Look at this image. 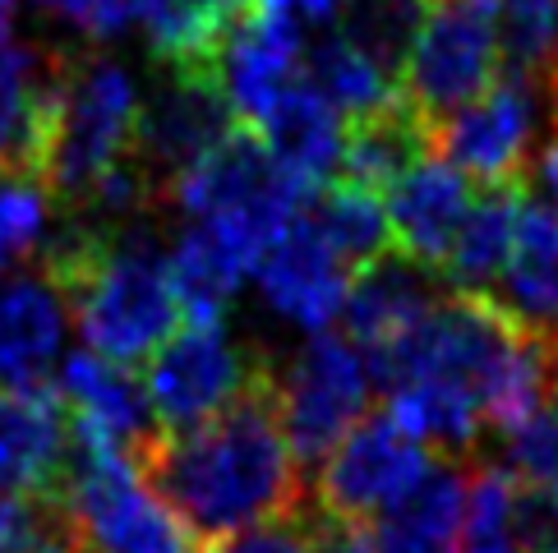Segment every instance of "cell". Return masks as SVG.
<instances>
[{"mask_svg":"<svg viewBox=\"0 0 558 553\" xmlns=\"http://www.w3.org/2000/svg\"><path fill=\"white\" fill-rule=\"evenodd\" d=\"M504 74L498 0H425L415 47L397 74V93L438 130L489 93Z\"/></svg>","mask_w":558,"mask_h":553,"instance_id":"obj_6","label":"cell"},{"mask_svg":"<svg viewBox=\"0 0 558 553\" xmlns=\"http://www.w3.org/2000/svg\"><path fill=\"white\" fill-rule=\"evenodd\" d=\"M508 462L522 484L558 489V392L531 415L526 425L508 433Z\"/></svg>","mask_w":558,"mask_h":553,"instance_id":"obj_32","label":"cell"},{"mask_svg":"<svg viewBox=\"0 0 558 553\" xmlns=\"http://www.w3.org/2000/svg\"><path fill=\"white\" fill-rule=\"evenodd\" d=\"M138 24L167 74L217 70L222 42L250 0H134Z\"/></svg>","mask_w":558,"mask_h":553,"instance_id":"obj_24","label":"cell"},{"mask_svg":"<svg viewBox=\"0 0 558 553\" xmlns=\"http://www.w3.org/2000/svg\"><path fill=\"white\" fill-rule=\"evenodd\" d=\"M37 78H43V65L24 47H14V42L0 47V171L10 167V157L19 148Z\"/></svg>","mask_w":558,"mask_h":553,"instance_id":"obj_33","label":"cell"},{"mask_svg":"<svg viewBox=\"0 0 558 553\" xmlns=\"http://www.w3.org/2000/svg\"><path fill=\"white\" fill-rule=\"evenodd\" d=\"M235 125L241 121H235V111H231L222 74L217 70H175V74H167V84L157 88L153 102L138 107V130H134L130 157L167 199V189L181 181L185 171L204 162Z\"/></svg>","mask_w":558,"mask_h":553,"instance_id":"obj_10","label":"cell"},{"mask_svg":"<svg viewBox=\"0 0 558 553\" xmlns=\"http://www.w3.org/2000/svg\"><path fill=\"white\" fill-rule=\"evenodd\" d=\"M517 540L522 553H558V489L517 480Z\"/></svg>","mask_w":558,"mask_h":553,"instance_id":"obj_35","label":"cell"},{"mask_svg":"<svg viewBox=\"0 0 558 553\" xmlns=\"http://www.w3.org/2000/svg\"><path fill=\"white\" fill-rule=\"evenodd\" d=\"M138 97L121 65L65 61L43 70L19 148L0 175H19L56 204H84L116 167L130 162Z\"/></svg>","mask_w":558,"mask_h":553,"instance_id":"obj_3","label":"cell"},{"mask_svg":"<svg viewBox=\"0 0 558 553\" xmlns=\"http://www.w3.org/2000/svg\"><path fill=\"white\" fill-rule=\"evenodd\" d=\"M277 415L301 466L328 462L337 443L365 420L369 406V365L347 337H314L301 355L272 373Z\"/></svg>","mask_w":558,"mask_h":553,"instance_id":"obj_8","label":"cell"},{"mask_svg":"<svg viewBox=\"0 0 558 553\" xmlns=\"http://www.w3.org/2000/svg\"><path fill=\"white\" fill-rule=\"evenodd\" d=\"M531 199V175L526 181H512V185H489L475 194V204L462 222V235L444 263V282L452 291H475V295H489V286L504 276V263L512 254L517 241V222H522V208Z\"/></svg>","mask_w":558,"mask_h":553,"instance_id":"obj_23","label":"cell"},{"mask_svg":"<svg viewBox=\"0 0 558 553\" xmlns=\"http://www.w3.org/2000/svg\"><path fill=\"white\" fill-rule=\"evenodd\" d=\"M43 231H47V194L33 181L0 175V272L14 259H24L28 249H37Z\"/></svg>","mask_w":558,"mask_h":553,"instance_id":"obj_31","label":"cell"},{"mask_svg":"<svg viewBox=\"0 0 558 553\" xmlns=\"http://www.w3.org/2000/svg\"><path fill=\"white\" fill-rule=\"evenodd\" d=\"M291 5L301 10L305 19H337V14L351 5V0H291Z\"/></svg>","mask_w":558,"mask_h":553,"instance_id":"obj_40","label":"cell"},{"mask_svg":"<svg viewBox=\"0 0 558 553\" xmlns=\"http://www.w3.org/2000/svg\"><path fill=\"white\" fill-rule=\"evenodd\" d=\"M421 19H425V0H351L337 14V33L392 78L407 65Z\"/></svg>","mask_w":558,"mask_h":553,"instance_id":"obj_28","label":"cell"},{"mask_svg":"<svg viewBox=\"0 0 558 553\" xmlns=\"http://www.w3.org/2000/svg\"><path fill=\"white\" fill-rule=\"evenodd\" d=\"M28 553H84V549H78V540L70 536V530H56V536H47L43 544H33Z\"/></svg>","mask_w":558,"mask_h":553,"instance_id":"obj_41","label":"cell"},{"mask_svg":"<svg viewBox=\"0 0 558 553\" xmlns=\"http://www.w3.org/2000/svg\"><path fill=\"white\" fill-rule=\"evenodd\" d=\"M310 194L314 189L277 167L264 134L241 121L204 162L167 189V199L194 222L227 231L254 259H264V249L305 212Z\"/></svg>","mask_w":558,"mask_h":553,"instance_id":"obj_5","label":"cell"},{"mask_svg":"<svg viewBox=\"0 0 558 553\" xmlns=\"http://www.w3.org/2000/svg\"><path fill=\"white\" fill-rule=\"evenodd\" d=\"M429 157H438L434 125L402 93L384 97L378 107L347 115V125H342V175L374 194H384V199L392 185H402Z\"/></svg>","mask_w":558,"mask_h":553,"instance_id":"obj_18","label":"cell"},{"mask_svg":"<svg viewBox=\"0 0 558 553\" xmlns=\"http://www.w3.org/2000/svg\"><path fill=\"white\" fill-rule=\"evenodd\" d=\"M43 276L88 351L111 365H148L181 332L171 259L138 226L111 231L70 212L43 249Z\"/></svg>","mask_w":558,"mask_h":553,"instance_id":"obj_2","label":"cell"},{"mask_svg":"<svg viewBox=\"0 0 558 553\" xmlns=\"http://www.w3.org/2000/svg\"><path fill=\"white\" fill-rule=\"evenodd\" d=\"M208 553H314V544H310V512H305V517H295V521L258 526V530L231 536L222 544H208Z\"/></svg>","mask_w":558,"mask_h":553,"instance_id":"obj_37","label":"cell"},{"mask_svg":"<svg viewBox=\"0 0 558 553\" xmlns=\"http://www.w3.org/2000/svg\"><path fill=\"white\" fill-rule=\"evenodd\" d=\"M70 425L88 439H102L121 452H134L144 439L157 433V415L148 402V388L134 369L111 365L93 351H74L61 365V383H56Z\"/></svg>","mask_w":558,"mask_h":553,"instance_id":"obj_15","label":"cell"},{"mask_svg":"<svg viewBox=\"0 0 558 553\" xmlns=\"http://www.w3.org/2000/svg\"><path fill=\"white\" fill-rule=\"evenodd\" d=\"M466 512V480L452 466H429V476L374 526L378 553H457Z\"/></svg>","mask_w":558,"mask_h":553,"instance_id":"obj_26","label":"cell"},{"mask_svg":"<svg viewBox=\"0 0 558 553\" xmlns=\"http://www.w3.org/2000/svg\"><path fill=\"white\" fill-rule=\"evenodd\" d=\"M388 226H392V249L407 254L411 263L425 272H444L448 254L462 235V222L475 204L471 181L444 157H429L425 167H415L402 185L388 189Z\"/></svg>","mask_w":558,"mask_h":553,"instance_id":"obj_16","label":"cell"},{"mask_svg":"<svg viewBox=\"0 0 558 553\" xmlns=\"http://www.w3.org/2000/svg\"><path fill=\"white\" fill-rule=\"evenodd\" d=\"M268 369L264 355L235 346L222 323H181V332L144 365V388L162 433H190L217 420Z\"/></svg>","mask_w":558,"mask_h":553,"instance_id":"obj_7","label":"cell"},{"mask_svg":"<svg viewBox=\"0 0 558 553\" xmlns=\"http://www.w3.org/2000/svg\"><path fill=\"white\" fill-rule=\"evenodd\" d=\"M61 328L65 305L47 276H14L0 286V383L43 388V373L61 351Z\"/></svg>","mask_w":558,"mask_h":553,"instance_id":"obj_19","label":"cell"},{"mask_svg":"<svg viewBox=\"0 0 558 553\" xmlns=\"http://www.w3.org/2000/svg\"><path fill=\"white\" fill-rule=\"evenodd\" d=\"M457 553H522L517 540V480L504 466H475L466 476V512Z\"/></svg>","mask_w":558,"mask_h":553,"instance_id":"obj_29","label":"cell"},{"mask_svg":"<svg viewBox=\"0 0 558 553\" xmlns=\"http://www.w3.org/2000/svg\"><path fill=\"white\" fill-rule=\"evenodd\" d=\"M310 544H314V553H378L374 549V526L332 521L314 507H310Z\"/></svg>","mask_w":558,"mask_h":553,"instance_id":"obj_38","label":"cell"},{"mask_svg":"<svg viewBox=\"0 0 558 553\" xmlns=\"http://www.w3.org/2000/svg\"><path fill=\"white\" fill-rule=\"evenodd\" d=\"M37 5L74 19L88 37H121L130 24H138L134 0H37Z\"/></svg>","mask_w":558,"mask_h":553,"instance_id":"obj_36","label":"cell"},{"mask_svg":"<svg viewBox=\"0 0 558 553\" xmlns=\"http://www.w3.org/2000/svg\"><path fill=\"white\" fill-rule=\"evenodd\" d=\"M56 530H70L61 503H51V499H0V553H28L33 544L56 536Z\"/></svg>","mask_w":558,"mask_h":553,"instance_id":"obj_34","label":"cell"},{"mask_svg":"<svg viewBox=\"0 0 558 553\" xmlns=\"http://www.w3.org/2000/svg\"><path fill=\"white\" fill-rule=\"evenodd\" d=\"M258 134H264L268 152L277 157V167L295 175L305 189H318L332 175H342V125H337V107L328 97H318L305 78L282 93V102L268 111Z\"/></svg>","mask_w":558,"mask_h":553,"instance_id":"obj_20","label":"cell"},{"mask_svg":"<svg viewBox=\"0 0 558 553\" xmlns=\"http://www.w3.org/2000/svg\"><path fill=\"white\" fill-rule=\"evenodd\" d=\"M61 507L78 549L93 553H204L208 544L157 499L121 447L70 425Z\"/></svg>","mask_w":558,"mask_h":553,"instance_id":"obj_4","label":"cell"},{"mask_svg":"<svg viewBox=\"0 0 558 553\" xmlns=\"http://www.w3.org/2000/svg\"><path fill=\"white\" fill-rule=\"evenodd\" d=\"M217 74H222L235 121L254 130L264 125L282 93L305 78V37L287 0H250L222 42Z\"/></svg>","mask_w":558,"mask_h":553,"instance_id":"obj_12","label":"cell"},{"mask_svg":"<svg viewBox=\"0 0 558 553\" xmlns=\"http://www.w3.org/2000/svg\"><path fill=\"white\" fill-rule=\"evenodd\" d=\"M305 217H310V226L324 235L332 259L347 268V276H355L361 268H369L374 259H384L392 249L384 194L355 185L347 175H332L328 185H318L305 204Z\"/></svg>","mask_w":558,"mask_h":553,"instance_id":"obj_25","label":"cell"},{"mask_svg":"<svg viewBox=\"0 0 558 553\" xmlns=\"http://www.w3.org/2000/svg\"><path fill=\"white\" fill-rule=\"evenodd\" d=\"M70 415L51 388H0V499L61 503Z\"/></svg>","mask_w":558,"mask_h":553,"instance_id":"obj_13","label":"cell"},{"mask_svg":"<svg viewBox=\"0 0 558 553\" xmlns=\"http://www.w3.org/2000/svg\"><path fill=\"white\" fill-rule=\"evenodd\" d=\"M535 130V84L498 74V84L481 93L471 107L448 115L434 130V152L457 167L481 189L526 181V152Z\"/></svg>","mask_w":558,"mask_h":553,"instance_id":"obj_11","label":"cell"},{"mask_svg":"<svg viewBox=\"0 0 558 553\" xmlns=\"http://www.w3.org/2000/svg\"><path fill=\"white\" fill-rule=\"evenodd\" d=\"M305 84L318 97H328L332 107H342L347 115L378 107L384 97L397 93L392 78L378 70L365 51H355L337 28L328 37H318L314 47H305Z\"/></svg>","mask_w":558,"mask_h":553,"instance_id":"obj_27","label":"cell"},{"mask_svg":"<svg viewBox=\"0 0 558 553\" xmlns=\"http://www.w3.org/2000/svg\"><path fill=\"white\" fill-rule=\"evenodd\" d=\"M429 286H434V272L411 263L407 254L388 249L384 259H374L347 282V309H342L347 342L361 355H378L392 342H402L438 305Z\"/></svg>","mask_w":558,"mask_h":553,"instance_id":"obj_17","label":"cell"},{"mask_svg":"<svg viewBox=\"0 0 558 553\" xmlns=\"http://www.w3.org/2000/svg\"><path fill=\"white\" fill-rule=\"evenodd\" d=\"M425 476L429 452L388 410H374L318 470L314 512L347 526H378Z\"/></svg>","mask_w":558,"mask_h":553,"instance_id":"obj_9","label":"cell"},{"mask_svg":"<svg viewBox=\"0 0 558 553\" xmlns=\"http://www.w3.org/2000/svg\"><path fill=\"white\" fill-rule=\"evenodd\" d=\"M277 365H268L235 406L190 433L144 439L125 457L157 499L204 544H222L258 526L295 521L310 512L305 466L277 415Z\"/></svg>","mask_w":558,"mask_h":553,"instance_id":"obj_1","label":"cell"},{"mask_svg":"<svg viewBox=\"0 0 558 553\" xmlns=\"http://www.w3.org/2000/svg\"><path fill=\"white\" fill-rule=\"evenodd\" d=\"M264 300L287 314L291 323H301L314 337H324V328H332L347 309V268L332 259V249L324 245V235L310 226V217L301 212L295 222L277 235L264 249V259L254 268Z\"/></svg>","mask_w":558,"mask_h":553,"instance_id":"obj_14","label":"cell"},{"mask_svg":"<svg viewBox=\"0 0 558 553\" xmlns=\"http://www.w3.org/2000/svg\"><path fill=\"white\" fill-rule=\"evenodd\" d=\"M504 74L541 84L558 61V0H498Z\"/></svg>","mask_w":558,"mask_h":553,"instance_id":"obj_30","label":"cell"},{"mask_svg":"<svg viewBox=\"0 0 558 553\" xmlns=\"http://www.w3.org/2000/svg\"><path fill=\"white\" fill-rule=\"evenodd\" d=\"M254 268L258 259L245 245H235L227 231L194 222L175 241V254H171V282H175V300H181L185 323H222L245 272Z\"/></svg>","mask_w":558,"mask_h":553,"instance_id":"obj_22","label":"cell"},{"mask_svg":"<svg viewBox=\"0 0 558 553\" xmlns=\"http://www.w3.org/2000/svg\"><path fill=\"white\" fill-rule=\"evenodd\" d=\"M489 295L522 323L558 332V212L549 204L526 199L498 291Z\"/></svg>","mask_w":558,"mask_h":553,"instance_id":"obj_21","label":"cell"},{"mask_svg":"<svg viewBox=\"0 0 558 553\" xmlns=\"http://www.w3.org/2000/svg\"><path fill=\"white\" fill-rule=\"evenodd\" d=\"M531 185H541V189L549 194V208L558 212V134H549V144L541 148V157H535Z\"/></svg>","mask_w":558,"mask_h":553,"instance_id":"obj_39","label":"cell"}]
</instances>
